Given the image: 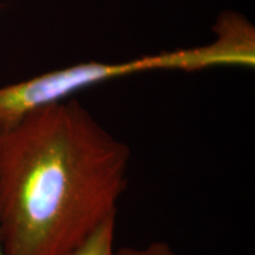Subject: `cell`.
<instances>
[{"mask_svg":"<svg viewBox=\"0 0 255 255\" xmlns=\"http://www.w3.org/2000/svg\"><path fill=\"white\" fill-rule=\"evenodd\" d=\"M131 150L78 101L0 126L1 255H66L116 219Z\"/></svg>","mask_w":255,"mask_h":255,"instance_id":"obj_1","label":"cell"},{"mask_svg":"<svg viewBox=\"0 0 255 255\" xmlns=\"http://www.w3.org/2000/svg\"><path fill=\"white\" fill-rule=\"evenodd\" d=\"M115 255H178L164 241H154L141 247H123L116 250Z\"/></svg>","mask_w":255,"mask_h":255,"instance_id":"obj_4","label":"cell"},{"mask_svg":"<svg viewBox=\"0 0 255 255\" xmlns=\"http://www.w3.org/2000/svg\"><path fill=\"white\" fill-rule=\"evenodd\" d=\"M0 255H1V251H0Z\"/></svg>","mask_w":255,"mask_h":255,"instance_id":"obj_5","label":"cell"},{"mask_svg":"<svg viewBox=\"0 0 255 255\" xmlns=\"http://www.w3.org/2000/svg\"><path fill=\"white\" fill-rule=\"evenodd\" d=\"M214 39L205 45L138 57L124 62H89L0 87V126L15 122L32 110L68 100L83 89L148 71L200 70L255 65V28L238 12L225 11L213 27Z\"/></svg>","mask_w":255,"mask_h":255,"instance_id":"obj_2","label":"cell"},{"mask_svg":"<svg viewBox=\"0 0 255 255\" xmlns=\"http://www.w3.org/2000/svg\"><path fill=\"white\" fill-rule=\"evenodd\" d=\"M116 219L104 222L81 246L66 255H115Z\"/></svg>","mask_w":255,"mask_h":255,"instance_id":"obj_3","label":"cell"}]
</instances>
